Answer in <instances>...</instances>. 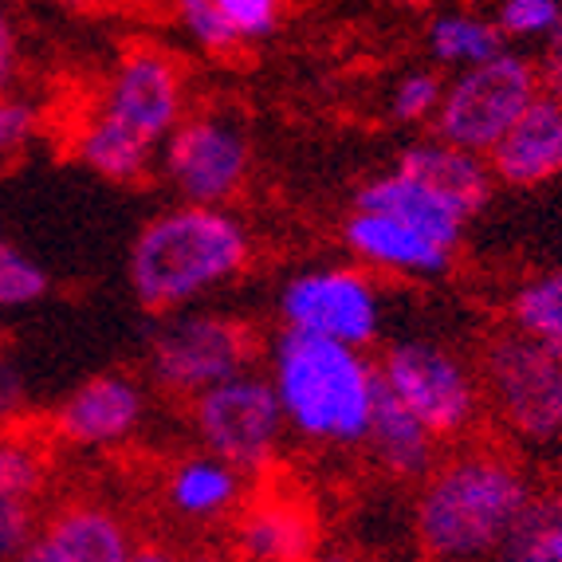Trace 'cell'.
I'll return each mask as SVG.
<instances>
[{"label": "cell", "instance_id": "obj_7", "mask_svg": "<svg viewBox=\"0 0 562 562\" xmlns=\"http://www.w3.org/2000/svg\"><path fill=\"white\" fill-rule=\"evenodd\" d=\"M252 338L221 315H173L158 323L150 342V370L173 394H201L240 374Z\"/></svg>", "mask_w": 562, "mask_h": 562}, {"label": "cell", "instance_id": "obj_15", "mask_svg": "<svg viewBox=\"0 0 562 562\" xmlns=\"http://www.w3.org/2000/svg\"><path fill=\"white\" fill-rule=\"evenodd\" d=\"M32 562H126L134 543L126 527L103 507H67L44 531H36L29 554Z\"/></svg>", "mask_w": 562, "mask_h": 562}, {"label": "cell", "instance_id": "obj_16", "mask_svg": "<svg viewBox=\"0 0 562 562\" xmlns=\"http://www.w3.org/2000/svg\"><path fill=\"white\" fill-rule=\"evenodd\" d=\"M358 209H378V213L397 216L405 225L429 233L432 240H441L445 248H452V244L460 240V228L469 221L464 209H457L445 193H437V189L425 186V181L409 178L405 169H394V173L370 181V186L358 193Z\"/></svg>", "mask_w": 562, "mask_h": 562}, {"label": "cell", "instance_id": "obj_33", "mask_svg": "<svg viewBox=\"0 0 562 562\" xmlns=\"http://www.w3.org/2000/svg\"><path fill=\"white\" fill-rule=\"evenodd\" d=\"M535 76H539V91L562 99V20L543 36V56L535 64Z\"/></svg>", "mask_w": 562, "mask_h": 562}, {"label": "cell", "instance_id": "obj_11", "mask_svg": "<svg viewBox=\"0 0 562 562\" xmlns=\"http://www.w3.org/2000/svg\"><path fill=\"white\" fill-rule=\"evenodd\" d=\"M103 114L146 142H166L181 122V76L161 52H131L106 87Z\"/></svg>", "mask_w": 562, "mask_h": 562}, {"label": "cell", "instance_id": "obj_30", "mask_svg": "<svg viewBox=\"0 0 562 562\" xmlns=\"http://www.w3.org/2000/svg\"><path fill=\"white\" fill-rule=\"evenodd\" d=\"M441 79L429 76V71H417V76L402 79L394 91V114L402 122H417V119H429V114H437V106H441Z\"/></svg>", "mask_w": 562, "mask_h": 562}, {"label": "cell", "instance_id": "obj_34", "mask_svg": "<svg viewBox=\"0 0 562 562\" xmlns=\"http://www.w3.org/2000/svg\"><path fill=\"white\" fill-rule=\"evenodd\" d=\"M24 397H29L24 374H20L9 358H0V429H9L20 413H24Z\"/></svg>", "mask_w": 562, "mask_h": 562}, {"label": "cell", "instance_id": "obj_23", "mask_svg": "<svg viewBox=\"0 0 562 562\" xmlns=\"http://www.w3.org/2000/svg\"><path fill=\"white\" fill-rule=\"evenodd\" d=\"M429 47L441 64L472 67V64L492 59L496 52H504V29H499V24H487V20H480V16L452 12V16L432 20Z\"/></svg>", "mask_w": 562, "mask_h": 562}, {"label": "cell", "instance_id": "obj_17", "mask_svg": "<svg viewBox=\"0 0 562 562\" xmlns=\"http://www.w3.org/2000/svg\"><path fill=\"white\" fill-rule=\"evenodd\" d=\"M366 441L374 449V457L382 460L394 476H425L432 469V437L429 425L402 402V397L382 382L378 374L374 390V409H370V429Z\"/></svg>", "mask_w": 562, "mask_h": 562}, {"label": "cell", "instance_id": "obj_21", "mask_svg": "<svg viewBox=\"0 0 562 562\" xmlns=\"http://www.w3.org/2000/svg\"><path fill=\"white\" fill-rule=\"evenodd\" d=\"M236 496H240V469H233L221 457L189 460L169 480L173 507H178L181 516H193V519L221 516V512H228L236 504Z\"/></svg>", "mask_w": 562, "mask_h": 562}, {"label": "cell", "instance_id": "obj_29", "mask_svg": "<svg viewBox=\"0 0 562 562\" xmlns=\"http://www.w3.org/2000/svg\"><path fill=\"white\" fill-rule=\"evenodd\" d=\"M32 539H36L32 499L0 496V559H24Z\"/></svg>", "mask_w": 562, "mask_h": 562}, {"label": "cell", "instance_id": "obj_27", "mask_svg": "<svg viewBox=\"0 0 562 562\" xmlns=\"http://www.w3.org/2000/svg\"><path fill=\"white\" fill-rule=\"evenodd\" d=\"M178 12L189 36L198 40L201 47H209V52H225V47L236 44L233 24L225 20L216 0H178Z\"/></svg>", "mask_w": 562, "mask_h": 562}, {"label": "cell", "instance_id": "obj_14", "mask_svg": "<svg viewBox=\"0 0 562 562\" xmlns=\"http://www.w3.org/2000/svg\"><path fill=\"white\" fill-rule=\"evenodd\" d=\"M347 240L362 260L405 276H437L449 268V252L441 240H432L422 228L405 225L397 216L378 209H358L347 225Z\"/></svg>", "mask_w": 562, "mask_h": 562}, {"label": "cell", "instance_id": "obj_19", "mask_svg": "<svg viewBox=\"0 0 562 562\" xmlns=\"http://www.w3.org/2000/svg\"><path fill=\"white\" fill-rule=\"evenodd\" d=\"M236 547H240V554L260 562L307 559L315 551V524H311V516L303 507L283 504V499L260 504L240 519Z\"/></svg>", "mask_w": 562, "mask_h": 562}, {"label": "cell", "instance_id": "obj_1", "mask_svg": "<svg viewBox=\"0 0 562 562\" xmlns=\"http://www.w3.org/2000/svg\"><path fill=\"white\" fill-rule=\"evenodd\" d=\"M272 385L295 432L335 445L366 441L378 370L358 347L288 327L272 350Z\"/></svg>", "mask_w": 562, "mask_h": 562}, {"label": "cell", "instance_id": "obj_35", "mask_svg": "<svg viewBox=\"0 0 562 562\" xmlns=\"http://www.w3.org/2000/svg\"><path fill=\"white\" fill-rule=\"evenodd\" d=\"M12 71H16V32H12V20L0 9V94L12 83Z\"/></svg>", "mask_w": 562, "mask_h": 562}, {"label": "cell", "instance_id": "obj_10", "mask_svg": "<svg viewBox=\"0 0 562 562\" xmlns=\"http://www.w3.org/2000/svg\"><path fill=\"white\" fill-rule=\"evenodd\" d=\"M166 173L193 205H221L248 173V142L225 119L178 122L166 138Z\"/></svg>", "mask_w": 562, "mask_h": 562}, {"label": "cell", "instance_id": "obj_8", "mask_svg": "<svg viewBox=\"0 0 562 562\" xmlns=\"http://www.w3.org/2000/svg\"><path fill=\"white\" fill-rule=\"evenodd\" d=\"M378 374L429 425L432 437H452L476 417V382L437 342H397L382 358Z\"/></svg>", "mask_w": 562, "mask_h": 562}, {"label": "cell", "instance_id": "obj_9", "mask_svg": "<svg viewBox=\"0 0 562 562\" xmlns=\"http://www.w3.org/2000/svg\"><path fill=\"white\" fill-rule=\"evenodd\" d=\"M280 311L288 327L338 338L350 347H366L382 323V307L370 280L350 268H323L291 280L283 288Z\"/></svg>", "mask_w": 562, "mask_h": 562}, {"label": "cell", "instance_id": "obj_25", "mask_svg": "<svg viewBox=\"0 0 562 562\" xmlns=\"http://www.w3.org/2000/svg\"><path fill=\"white\" fill-rule=\"evenodd\" d=\"M44 484V457L29 441L0 429V496L32 499Z\"/></svg>", "mask_w": 562, "mask_h": 562}, {"label": "cell", "instance_id": "obj_3", "mask_svg": "<svg viewBox=\"0 0 562 562\" xmlns=\"http://www.w3.org/2000/svg\"><path fill=\"white\" fill-rule=\"evenodd\" d=\"M531 487L507 460L460 457L445 464L417 504V539L432 559L499 554Z\"/></svg>", "mask_w": 562, "mask_h": 562}, {"label": "cell", "instance_id": "obj_26", "mask_svg": "<svg viewBox=\"0 0 562 562\" xmlns=\"http://www.w3.org/2000/svg\"><path fill=\"white\" fill-rule=\"evenodd\" d=\"M44 268L20 248H12L9 240H0V307H29V303L44 300Z\"/></svg>", "mask_w": 562, "mask_h": 562}, {"label": "cell", "instance_id": "obj_20", "mask_svg": "<svg viewBox=\"0 0 562 562\" xmlns=\"http://www.w3.org/2000/svg\"><path fill=\"white\" fill-rule=\"evenodd\" d=\"M76 150L83 158V166H91L94 173H103L111 181H138L154 158V142L138 138L134 131H126L122 122H114L111 114H94L76 138Z\"/></svg>", "mask_w": 562, "mask_h": 562}, {"label": "cell", "instance_id": "obj_6", "mask_svg": "<svg viewBox=\"0 0 562 562\" xmlns=\"http://www.w3.org/2000/svg\"><path fill=\"white\" fill-rule=\"evenodd\" d=\"M193 422H198L205 449L244 472L260 469L263 460L272 457L288 417H283L272 378H256L240 370V374L201 390L198 405H193Z\"/></svg>", "mask_w": 562, "mask_h": 562}, {"label": "cell", "instance_id": "obj_2", "mask_svg": "<svg viewBox=\"0 0 562 562\" xmlns=\"http://www.w3.org/2000/svg\"><path fill=\"white\" fill-rule=\"evenodd\" d=\"M248 263V233L216 205L173 209L142 228L131 252V283L150 311H173L225 283Z\"/></svg>", "mask_w": 562, "mask_h": 562}, {"label": "cell", "instance_id": "obj_24", "mask_svg": "<svg viewBox=\"0 0 562 562\" xmlns=\"http://www.w3.org/2000/svg\"><path fill=\"white\" fill-rule=\"evenodd\" d=\"M512 315H516L519 330H527V335H535V338H547V342H559L562 347V268L527 283V288L516 295Z\"/></svg>", "mask_w": 562, "mask_h": 562}, {"label": "cell", "instance_id": "obj_12", "mask_svg": "<svg viewBox=\"0 0 562 562\" xmlns=\"http://www.w3.org/2000/svg\"><path fill=\"white\" fill-rule=\"evenodd\" d=\"M492 178L507 186H539L562 173V99L539 91L487 150Z\"/></svg>", "mask_w": 562, "mask_h": 562}, {"label": "cell", "instance_id": "obj_18", "mask_svg": "<svg viewBox=\"0 0 562 562\" xmlns=\"http://www.w3.org/2000/svg\"><path fill=\"white\" fill-rule=\"evenodd\" d=\"M397 169H405L409 178L425 181L437 193L452 201L464 213H476L484 209V201L492 198V166L480 161V154L464 150V146H452V142H422V146H409L397 161Z\"/></svg>", "mask_w": 562, "mask_h": 562}, {"label": "cell", "instance_id": "obj_5", "mask_svg": "<svg viewBox=\"0 0 562 562\" xmlns=\"http://www.w3.org/2000/svg\"><path fill=\"white\" fill-rule=\"evenodd\" d=\"M535 94H539L535 64L512 52H496L445 87L437 106V138L472 154H487Z\"/></svg>", "mask_w": 562, "mask_h": 562}, {"label": "cell", "instance_id": "obj_31", "mask_svg": "<svg viewBox=\"0 0 562 562\" xmlns=\"http://www.w3.org/2000/svg\"><path fill=\"white\" fill-rule=\"evenodd\" d=\"M225 20L233 24L236 40H260L276 29L283 0H216Z\"/></svg>", "mask_w": 562, "mask_h": 562}, {"label": "cell", "instance_id": "obj_28", "mask_svg": "<svg viewBox=\"0 0 562 562\" xmlns=\"http://www.w3.org/2000/svg\"><path fill=\"white\" fill-rule=\"evenodd\" d=\"M559 20H562V0H504L496 24L504 29V36L543 40Z\"/></svg>", "mask_w": 562, "mask_h": 562}, {"label": "cell", "instance_id": "obj_13", "mask_svg": "<svg viewBox=\"0 0 562 562\" xmlns=\"http://www.w3.org/2000/svg\"><path fill=\"white\" fill-rule=\"evenodd\" d=\"M142 422V390L122 374L83 382L56 413V432L79 449H103L131 437Z\"/></svg>", "mask_w": 562, "mask_h": 562}, {"label": "cell", "instance_id": "obj_22", "mask_svg": "<svg viewBox=\"0 0 562 562\" xmlns=\"http://www.w3.org/2000/svg\"><path fill=\"white\" fill-rule=\"evenodd\" d=\"M499 554L516 562H562V496L527 499Z\"/></svg>", "mask_w": 562, "mask_h": 562}, {"label": "cell", "instance_id": "obj_4", "mask_svg": "<svg viewBox=\"0 0 562 562\" xmlns=\"http://www.w3.org/2000/svg\"><path fill=\"white\" fill-rule=\"evenodd\" d=\"M484 382L499 417L524 441H562V347L527 330L496 338L484 355Z\"/></svg>", "mask_w": 562, "mask_h": 562}, {"label": "cell", "instance_id": "obj_32", "mask_svg": "<svg viewBox=\"0 0 562 562\" xmlns=\"http://www.w3.org/2000/svg\"><path fill=\"white\" fill-rule=\"evenodd\" d=\"M36 134V106L16 94H0V154H16Z\"/></svg>", "mask_w": 562, "mask_h": 562}]
</instances>
